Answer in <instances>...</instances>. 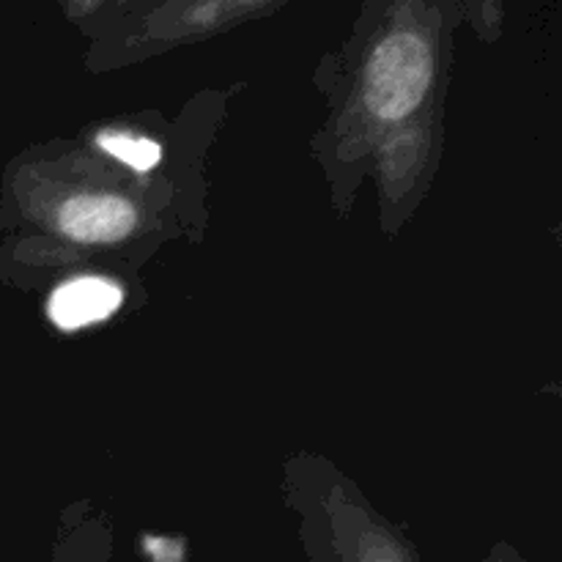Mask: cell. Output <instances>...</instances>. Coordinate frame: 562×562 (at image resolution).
<instances>
[{
	"label": "cell",
	"mask_w": 562,
	"mask_h": 562,
	"mask_svg": "<svg viewBox=\"0 0 562 562\" xmlns=\"http://www.w3.org/2000/svg\"><path fill=\"white\" fill-rule=\"evenodd\" d=\"M442 9L395 3L368 27L355 66L346 77L344 108L335 113L329 148L340 159L382 157L390 148L431 151V113L442 91Z\"/></svg>",
	"instance_id": "1"
},
{
	"label": "cell",
	"mask_w": 562,
	"mask_h": 562,
	"mask_svg": "<svg viewBox=\"0 0 562 562\" xmlns=\"http://www.w3.org/2000/svg\"><path fill=\"white\" fill-rule=\"evenodd\" d=\"M3 220L20 231L14 261L47 245L93 252L146 234V192L91 157H22L3 181Z\"/></svg>",
	"instance_id": "2"
},
{
	"label": "cell",
	"mask_w": 562,
	"mask_h": 562,
	"mask_svg": "<svg viewBox=\"0 0 562 562\" xmlns=\"http://www.w3.org/2000/svg\"><path fill=\"white\" fill-rule=\"evenodd\" d=\"M285 488L311 562H423L409 538L324 459L291 461Z\"/></svg>",
	"instance_id": "3"
},
{
	"label": "cell",
	"mask_w": 562,
	"mask_h": 562,
	"mask_svg": "<svg viewBox=\"0 0 562 562\" xmlns=\"http://www.w3.org/2000/svg\"><path fill=\"white\" fill-rule=\"evenodd\" d=\"M274 11L272 3H170V5H154L151 16H148V27H143V36L137 42L148 44H168V42H184L192 36H209L214 31L236 25L250 16L269 14Z\"/></svg>",
	"instance_id": "4"
},
{
	"label": "cell",
	"mask_w": 562,
	"mask_h": 562,
	"mask_svg": "<svg viewBox=\"0 0 562 562\" xmlns=\"http://www.w3.org/2000/svg\"><path fill=\"white\" fill-rule=\"evenodd\" d=\"M124 305V289L104 274H77L55 285L47 300V316L60 333L93 327Z\"/></svg>",
	"instance_id": "5"
},
{
	"label": "cell",
	"mask_w": 562,
	"mask_h": 562,
	"mask_svg": "<svg viewBox=\"0 0 562 562\" xmlns=\"http://www.w3.org/2000/svg\"><path fill=\"white\" fill-rule=\"evenodd\" d=\"M93 146L104 159H113L121 168L137 176H146L162 162V146L151 135L132 126H102L93 132Z\"/></svg>",
	"instance_id": "6"
},
{
	"label": "cell",
	"mask_w": 562,
	"mask_h": 562,
	"mask_svg": "<svg viewBox=\"0 0 562 562\" xmlns=\"http://www.w3.org/2000/svg\"><path fill=\"white\" fill-rule=\"evenodd\" d=\"M110 527L104 519H77L55 543L49 562H108Z\"/></svg>",
	"instance_id": "7"
},
{
	"label": "cell",
	"mask_w": 562,
	"mask_h": 562,
	"mask_svg": "<svg viewBox=\"0 0 562 562\" xmlns=\"http://www.w3.org/2000/svg\"><path fill=\"white\" fill-rule=\"evenodd\" d=\"M486 562H527V560L521 558L514 547H508V543H497V547H492V552H488Z\"/></svg>",
	"instance_id": "8"
}]
</instances>
